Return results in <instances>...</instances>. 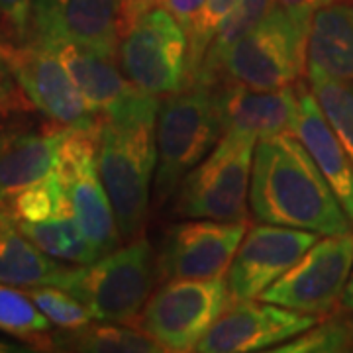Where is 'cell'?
<instances>
[{
    "label": "cell",
    "instance_id": "cell-1",
    "mask_svg": "<svg viewBox=\"0 0 353 353\" xmlns=\"http://www.w3.org/2000/svg\"><path fill=\"white\" fill-rule=\"evenodd\" d=\"M250 206L265 224L299 228L320 236L353 232L352 220L296 134L257 141Z\"/></svg>",
    "mask_w": 353,
    "mask_h": 353
},
{
    "label": "cell",
    "instance_id": "cell-2",
    "mask_svg": "<svg viewBox=\"0 0 353 353\" xmlns=\"http://www.w3.org/2000/svg\"><path fill=\"white\" fill-rule=\"evenodd\" d=\"M159 99L141 92L126 112L102 120L99 171L112 202L122 241L143 236L157 169Z\"/></svg>",
    "mask_w": 353,
    "mask_h": 353
},
{
    "label": "cell",
    "instance_id": "cell-3",
    "mask_svg": "<svg viewBox=\"0 0 353 353\" xmlns=\"http://www.w3.org/2000/svg\"><path fill=\"white\" fill-rule=\"evenodd\" d=\"M157 277V255L150 240L139 236L92 263L67 267L55 287L71 292L92 320L136 326Z\"/></svg>",
    "mask_w": 353,
    "mask_h": 353
},
{
    "label": "cell",
    "instance_id": "cell-4",
    "mask_svg": "<svg viewBox=\"0 0 353 353\" xmlns=\"http://www.w3.org/2000/svg\"><path fill=\"white\" fill-rule=\"evenodd\" d=\"M157 169L153 181L155 206L175 194L181 181L224 136L218 108V85L189 83L167 94L157 112Z\"/></svg>",
    "mask_w": 353,
    "mask_h": 353
},
{
    "label": "cell",
    "instance_id": "cell-5",
    "mask_svg": "<svg viewBox=\"0 0 353 353\" xmlns=\"http://www.w3.org/2000/svg\"><path fill=\"white\" fill-rule=\"evenodd\" d=\"M255 145L257 139L248 134L224 132L208 157L181 181L175 214L248 224Z\"/></svg>",
    "mask_w": 353,
    "mask_h": 353
},
{
    "label": "cell",
    "instance_id": "cell-6",
    "mask_svg": "<svg viewBox=\"0 0 353 353\" xmlns=\"http://www.w3.org/2000/svg\"><path fill=\"white\" fill-rule=\"evenodd\" d=\"M308 26L273 4L263 20L230 50L220 83L234 81L259 90L296 85L306 71Z\"/></svg>",
    "mask_w": 353,
    "mask_h": 353
},
{
    "label": "cell",
    "instance_id": "cell-7",
    "mask_svg": "<svg viewBox=\"0 0 353 353\" xmlns=\"http://www.w3.org/2000/svg\"><path fill=\"white\" fill-rule=\"evenodd\" d=\"M187 32L161 4L124 28L116 61L134 87L159 99L187 87Z\"/></svg>",
    "mask_w": 353,
    "mask_h": 353
},
{
    "label": "cell",
    "instance_id": "cell-8",
    "mask_svg": "<svg viewBox=\"0 0 353 353\" xmlns=\"http://www.w3.org/2000/svg\"><path fill=\"white\" fill-rule=\"evenodd\" d=\"M232 303L226 277L192 281L169 279L153 290L138 318L139 328L167 352H194Z\"/></svg>",
    "mask_w": 353,
    "mask_h": 353
},
{
    "label": "cell",
    "instance_id": "cell-9",
    "mask_svg": "<svg viewBox=\"0 0 353 353\" xmlns=\"http://www.w3.org/2000/svg\"><path fill=\"white\" fill-rule=\"evenodd\" d=\"M99 141L101 130L65 128L55 173L79 226L104 255L120 248L122 236L99 171Z\"/></svg>",
    "mask_w": 353,
    "mask_h": 353
},
{
    "label": "cell",
    "instance_id": "cell-10",
    "mask_svg": "<svg viewBox=\"0 0 353 353\" xmlns=\"http://www.w3.org/2000/svg\"><path fill=\"white\" fill-rule=\"evenodd\" d=\"M0 59L8 65L34 108L61 128L101 130L102 120L94 112L67 67L41 41H0Z\"/></svg>",
    "mask_w": 353,
    "mask_h": 353
},
{
    "label": "cell",
    "instance_id": "cell-11",
    "mask_svg": "<svg viewBox=\"0 0 353 353\" xmlns=\"http://www.w3.org/2000/svg\"><path fill=\"white\" fill-rule=\"evenodd\" d=\"M353 269V232L326 236L259 296L290 310L326 318L341 304Z\"/></svg>",
    "mask_w": 353,
    "mask_h": 353
},
{
    "label": "cell",
    "instance_id": "cell-12",
    "mask_svg": "<svg viewBox=\"0 0 353 353\" xmlns=\"http://www.w3.org/2000/svg\"><path fill=\"white\" fill-rule=\"evenodd\" d=\"M245 232V222H218L204 218L176 222L167 228L157 253L159 275L165 281L226 277Z\"/></svg>",
    "mask_w": 353,
    "mask_h": 353
},
{
    "label": "cell",
    "instance_id": "cell-13",
    "mask_svg": "<svg viewBox=\"0 0 353 353\" xmlns=\"http://www.w3.org/2000/svg\"><path fill=\"white\" fill-rule=\"evenodd\" d=\"M318 240L320 234L299 228L265 222L252 226L245 232L226 273L230 299H259L290 267L299 263Z\"/></svg>",
    "mask_w": 353,
    "mask_h": 353
},
{
    "label": "cell",
    "instance_id": "cell-14",
    "mask_svg": "<svg viewBox=\"0 0 353 353\" xmlns=\"http://www.w3.org/2000/svg\"><path fill=\"white\" fill-rule=\"evenodd\" d=\"M322 318L267 301H232L196 343L199 353L261 352L292 340Z\"/></svg>",
    "mask_w": 353,
    "mask_h": 353
},
{
    "label": "cell",
    "instance_id": "cell-15",
    "mask_svg": "<svg viewBox=\"0 0 353 353\" xmlns=\"http://www.w3.org/2000/svg\"><path fill=\"white\" fill-rule=\"evenodd\" d=\"M120 0H34V41H71L116 61L122 38Z\"/></svg>",
    "mask_w": 353,
    "mask_h": 353
},
{
    "label": "cell",
    "instance_id": "cell-16",
    "mask_svg": "<svg viewBox=\"0 0 353 353\" xmlns=\"http://www.w3.org/2000/svg\"><path fill=\"white\" fill-rule=\"evenodd\" d=\"M218 108L224 132L248 134L257 141L281 134H294L299 122L296 85L259 90L234 83H218Z\"/></svg>",
    "mask_w": 353,
    "mask_h": 353
},
{
    "label": "cell",
    "instance_id": "cell-17",
    "mask_svg": "<svg viewBox=\"0 0 353 353\" xmlns=\"http://www.w3.org/2000/svg\"><path fill=\"white\" fill-rule=\"evenodd\" d=\"M41 43L61 59L88 106L104 120L126 112L143 92L128 81L118 61L104 57L99 51L71 41Z\"/></svg>",
    "mask_w": 353,
    "mask_h": 353
},
{
    "label": "cell",
    "instance_id": "cell-18",
    "mask_svg": "<svg viewBox=\"0 0 353 353\" xmlns=\"http://www.w3.org/2000/svg\"><path fill=\"white\" fill-rule=\"evenodd\" d=\"M63 136L65 128L0 126V196L4 201L55 171Z\"/></svg>",
    "mask_w": 353,
    "mask_h": 353
},
{
    "label": "cell",
    "instance_id": "cell-19",
    "mask_svg": "<svg viewBox=\"0 0 353 353\" xmlns=\"http://www.w3.org/2000/svg\"><path fill=\"white\" fill-rule=\"evenodd\" d=\"M299 92V122L294 134L312 155V159L328 181L341 208L353 224V159L343 148L340 138L328 124L322 108L318 106L312 90L304 79L296 81Z\"/></svg>",
    "mask_w": 353,
    "mask_h": 353
},
{
    "label": "cell",
    "instance_id": "cell-20",
    "mask_svg": "<svg viewBox=\"0 0 353 353\" xmlns=\"http://www.w3.org/2000/svg\"><path fill=\"white\" fill-rule=\"evenodd\" d=\"M65 271L63 261L39 250L4 206L0 212V283L16 289L57 285Z\"/></svg>",
    "mask_w": 353,
    "mask_h": 353
},
{
    "label": "cell",
    "instance_id": "cell-21",
    "mask_svg": "<svg viewBox=\"0 0 353 353\" xmlns=\"http://www.w3.org/2000/svg\"><path fill=\"white\" fill-rule=\"evenodd\" d=\"M306 69L353 81V6L338 2L318 10L308 32Z\"/></svg>",
    "mask_w": 353,
    "mask_h": 353
},
{
    "label": "cell",
    "instance_id": "cell-22",
    "mask_svg": "<svg viewBox=\"0 0 353 353\" xmlns=\"http://www.w3.org/2000/svg\"><path fill=\"white\" fill-rule=\"evenodd\" d=\"M41 350L81 353H163L167 352L157 340L134 324L116 322H88L75 330L50 332Z\"/></svg>",
    "mask_w": 353,
    "mask_h": 353
},
{
    "label": "cell",
    "instance_id": "cell-23",
    "mask_svg": "<svg viewBox=\"0 0 353 353\" xmlns=\"http://www.w3.org/2000/svg\"><path fill=\"white\" fill-rule=\"evenodd\" d=\"M18 228L24 232L39 250L71 265H87L99 259L101 255L94 245L88 241L83 228L79 226L75 214L69 206V201L55 214L39 222H18Z\"/></svg>",
    "mask_w": 353,
    "mask_h": 353
},
{
    "label": "cell",
    "instance_id": "cell-24",
    "mask_svg": "<svg viewBox=\"0 0 353 353\" xmlns=\"http://www.w3.org/2000/svg\"><path fill=\"white\" fill-rule=\"evenodd\" d=\"M273 8V0H238L232 12L224 18V22L216 30L214 38L204 53L199 71L189 83H220V69L230 50L240 41L245 34H250L255 26L263 20L267 12ZM187 83V85H189Z\"/></svg>",
    "mask_w": 353,
    "mask_h": 353
},
{
    "label": "cell",
    "instance_id": "cell-25",
    "mask_svg": "<svg viewBox=\"0 0 353 353\" xmlns=\"http://www.w3.org/2000/svg\"><path fill=\"white\" fill-rule=\"evenodd\" d=\"M308 87L328 124L353 159V81L306 69Z\"/></svg>",
    "mask_w": 353,
    "mask_h": 353
},
{
    "label": "cell",
    "instance_id": "cell-26",
    "mask_svg": "<svg viewBox=\"0 0 353 353\" xmlns=\"http://www.w3.org/2000/svg\"><path fill=\"white\" fill-rule=\"evenodd\" d=\"M51 326L53 324L24 290L0 283V332L12 334L41 350Z\"/></svg>",
    "mask_w": 353,
    "mask_h": 353
},
{
    "label": "cell",
    "instance_id": "cell-27",
    "mask_svg": "<svg viewBox=\"0 0 353 353\" xmlns=\"http://www.w3.org/2000/svg\"><path fill=\"white\" fill-rule=\"evenodd\" d=\"M275 353H340L353 352V318L345 314H330L316 326L285 341Z\"/></svg>",
    "mask_w": 353,
    "mask_h": 353
},
{
    "label": "cell",
    "instance_id": "cell-28",
    "mask_svg": "<svg viewBox=\"0 0 353 353\" xmlns=\"http://www.w3.org/2000/svg\"><path fill=\"white\" fill-rule=\"evenodd\" d=\"M65 204H67V196L59 183V176L53 171L43 181L20 190L12 199H8L6 208L18 222H39L61 210Z\"/></svg>",
    "mask_w": 353,
    "mask_h": 353
},
{
    "label": "cell",
    "instance_id": "cell-29",
    "mask_svg": "<svg viewBox=\"0 0 353 353\" xmlns=\"http://www.w3.org/2000/svg\"><path fill=\"white\" fill-rule=\"evenodd\" d=\"M22 290L36 303V306L55 328L75 330L92 322L87 308L79 303L71 292L59 289L55 285H39V287H28Z\"/></svg>",
    "mask_w": 353,
    "mask_h": 353
},
{
    "label": "cell",
    "instance_id": "cell-30",
    "mask_svg": "<svg viewBox=\"0 0 353 353\" xmlns=\"http://www.w3.org/2000/svg\"><path fill=\"white\" fill-rule=\"evenodd\" d=\"M238 4V0H206L201 12L192 20L187 30L189 39V57H187V83L199 71L204 53L208 50L210 41L214 38L216 30L224 22L232 8Z\"/></svg>",
    "mask_w": 353,
    "mask_h": 353
},
{
    "label": "cell",
    "instance_id": "cell-31",
    "mask_svg": "<svg viewBox=\"0 0 353 353\" xmlns=\"http://www.w3.org/2000/svg\"><path fill=\"white\" fill-rule=\"evenodd\" d=\"M32 2L34 0H0V22L6 41L26 43L32 38Z\"/></svg>",
    "mask_w": 353,
    "mask_h": 353
},
{
    "label": "cell",
    "instance_id": "cell-32",
    "mask_svg": "<svg viewBox=\"0 0 353 353\" xmlns=\"http://www.w3.org/2000/svg\"><path fill=\"white\" fill-rule=\"evenodd\" d=\"M32 108H34L32 101L26 97L8 65L0 59V126L8 122L12 116L30 112Z\"/></svg>",
    "mask_w": 353,
    "mask_h": 353
},
{
    "label": "cell",
    "instance_id": "cell-33",
    "mask_svg": "<svg viewBox=\"0 0 353 353\" xmlns=\"http://www.w3.org/2000/svg\"><path fill=\"white\" fill-rule=\"evenodd\" d=\"M338 2H343V0H273L275 6L283 8L290 18H294L299 24L308 26V28L318 10L338 4Z\"/></svg>",
    "mask_w": 353,
    "mask_h": 353
},
{
    "label": "cell",
    "instance_id": "cell-34",
    "mask_svg": "<svg viewBox=\"0 0 353 353\" xmlns=\"http://www.w3.org/2000/svg\"><path fill=\"white\" fill-rule=\"evenodd\" d=\"M206 0H163V6L173 14L179 24L183 26V30L187 32L192 20L196 18V14L201 12Z\"/></svg>",
    "mask_w": 353,
    "mask_h": 353
},
{
    "label": "cell",
    "instance_id": "cell-35",
    "mask_svg": "<svg viewBox=\"0 0 353 353\" xmlns=\"http://www.w3.org/2000/svg\"><path fill=\"white\" fill-rule=\"evenodd\" d=\"M122 2V24L126 28L128 24H132L139 14L148 12L155 6H161L163 0H120ZM122 28V32H124Z\"/></svg>",
    "mask_w": 353,
    "mask_h": 353
},
{
    "label": "cell",
    "instance_id": "cell-36",
    "mask_svg": "<svg viewBox=\"0 0 353 353\" xmlns=\"http://www.w3.org/2000/svg\"><path fill=\"white\" fill-rule=\"evenodd\" d=\"M340 308L343 310V312H353V269H352V273H350V279H347L345 290H343Z\"/></svg>",
    "mask_w": 353,
    "mask_h": 353
},
{
    "label": "cell",
    "instance_id": "cell-37",
    "mask_svg": "<svg viewBox=\"0 0 353 353\" xmlns=\"http://www.w3.org/2000/svg\"><path fill=\"white\" fill-rule=\"evenodd\" d=\"M32 347H20L18 343L0 338V352H30Z\"/></svg>",
    "mask_w": 353,
    "mask_h": 353
},
{
    "label": "cell",
    "instance_id": "cell-38",
    "mask_svg": "<svg viewBox=\"0 0 353 353\" xmlns=\"http://www.w3.org/2000/svg\"><path fill=\"white\" fill-rule=\"evenodd\" d=\"M0 41H6V36H4V28H2V22H0Z\"/></svg>",
    "mask_w": 353,
    "mask_h": 353
},
{
    "label": "cell",
    "instance_id": "cell-39",
    "mask_svg": "<svg viewBox=\"0 0 353 353\" xmlns=\"http://www.w3.org/2000/svg\"><path fill=\"white\" fill-rule=\"evenodd\" d=\"M4 206H6V201H4V199L0 196V212H2V208H4Z\"/></svg>",
    "mask_w": 353,
    "mask_h": 353
}]
</instances>
